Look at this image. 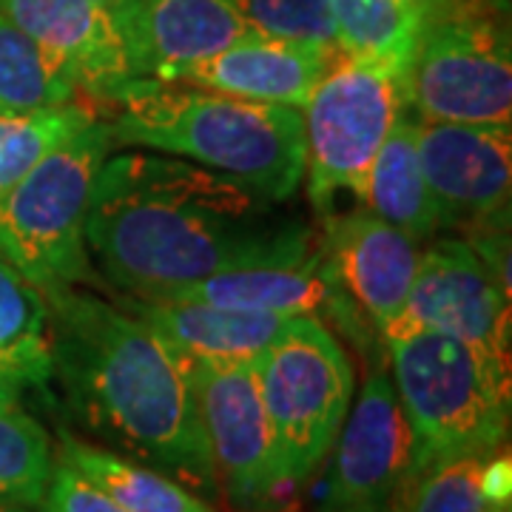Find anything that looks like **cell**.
Segmentation results:
<instances>
[{"label": "cell", "instance_id": "obj_1", "mask_svg": "<svg viewBox=\"0 0 512 512\" xmlns=\"http://www.w3.org/2000/svg\"><path fill=\"white\" fill-rule=\"evenodd\" d=\"M279 205L188 160L117 154L94 180L86 248L114 288L148 299L214 274L313 254L319 234Z\"/></svg>", "mask_w": 512, "mask_h": 512}, {"label": "cell", "instance_id": "obj_2", "mask_svg": "<svg viewBox=\"0 0 512 512\" xmlns=\"http://www.w3.org/2000/svg\"><path fill=\"white\" fill-rule=\"evenodd\" d=\"M52 379L89 433L180 481L217 493L200 413L180 353L126 308L77 288L46 293Z\"/></svg>", "mask_w": 512, "mask_h": 512}, {"label": "cell", "instance_id": "obj_3", "mask_svg": "<svg viewBox=\"0 0 512 512\" xmlns=\"http://www.w3.org/2000/svg\"><path fill=\"white\" fill-rule=\"evenodd\" d=\"M111 106L114 146L157 148L279 202L291 200L305 177L302 109L151 77H128Z\"/></svg>", "mask_w": 512, "mask_h": 512}, {"label": "cell", "instance_id": "obj_4", "mask_svg": "<svg viewBox=\"0 0 512 512\" xmlns=\"http://www.w3.org/2000/svg\"><path fill=\"white\" fill-rule=\"evenodd\" d=\"M384 348L416 439V470L501 450L510 430L512 367L433 330L384 336Z\"/></svg>", "mask_w": 512, "mask_h": 512}, {"label": "cell", "instance_id": "obj_5", "mask_svg": "<svg viewBox=\"0 0 512 512\" xmlns=\"http://www.w3.org/2000/svg\"><path fill=\"white\" fill-rule=\"evenodd\" d=\"M111 148L109 120L100 117L46 154L0 200V254L43 293L92 282L86 217Z\"/></svg>", "mask_w": 512, "mask_h": 512}, {"label": "cell", "instance_id": "obj_6", "mask_svg": "<svg viewBox=\"0 0 512 512\" xmlns=\"http://www.w3.org/2000/svg\"><path fill=\"white\" fill-rule=\"evenodd\" d=\"M262 404L274 433L279 473L296 487L328 458L348 419L356 373L336 333L313 313L291 325L254 359Z\"/></svg>", "mask_w": 512, "mask_h": 512}, {"label": "cell", "instance_id": "obj_7", "mask_svg": "<svg viewBox=\"0 0 512 512\" xmlns=\"http://www.w3.org/2000/svg\"><path fill=\"white\" fill-rule=\"evenodd\" d=\"M402 100L416 120L512 126L510 32L495 0H467L424 23Z\"/></svg>", "mask_w": 512, "mask_h": 512}, {"label": "cell", "instance_id": "obj_8", "mask_svg": "<svg viewBox=\"0 0 512 512\" xmlns=\"http://www.w3.org/2000/svg\"><path fill=\"white\" fill-rule=\"evenodd\" d=\"M402 111L393 74L342 52L333 57L302 109L308 194L322 220L336 214L342 194L362 202L370 163Z\"/></svg>", "mask_w": 512, "mask_h": 512}, {"label": "cell", "instance_id": "obj_9", "mask_svg": "<svg viewBox=\"0 0 512 512\" xmlns=\"http://www.w3.org/2000/svg\"><path fill=\"white\" fill-rule=\"evenodd\" d=\"M180 359L191 382L217 484L242 507L268 501L285 481L254 362L200 359L188 353H180Z\"/></svg>", "mask_w": 512, "mask_h": 512}, {"label": "cell", "instance_id": "obj_10", "mask_svg": "<svg viewBox=\"0 0 512 512\" xmlns=\"http://www.w3.org/2000/svg\"><path fill=\"white\" fill-rule=\"evenodd\" d=\"M404 330H433L510 365V291L467 239H433L419 256ZM393 336V333H390Z\"/></svg>", "mask_w": 512, "mask_h": 512}, {"label": "cell", "instance_id": "obj_11", "mask_svg": "<svg viewBox=\"0 0 512 512\" xmlns=\"http://www.w3.org/2000/svg\"><path fill=\"white\" fill-rule=\"evenodd\" d=\"M333 444L325 512H393L416 470V439L382 365H373Z\"/></svg>", "mask_w": 512, "mask_h": 512}, {"label": "cell", "instance_id": "obj_12", "mask_svg": "<svg viewBox=\"0 0 512 512\" xmlns=\"http://www.w3.org/2000/svg\"><path fill=\"white\" fill-rule=\"evenodd\" d=\"M419 160L441 228L470 237L507 231L512 197L510 126L419 120Z\"/></svg>", "mask_w": 512, "mask_h": 512}, {"label": "cell", "instance_id": "obj_13", "mask_svg": "<svg viewBox=\"0 0 512 512\" xmlns=\"http://www.w3.org/2000/svg\"><path fill=\"white\" fill-rule=\"evenodd\" d=\"M319 239L339 296L356 302L382 336L402 328L419 268V242L373 217L367 208L325 217V234Z\"/></svg>", "mask_w": 512, "mask_h": 512}, {"label": "cell", "instance_id": "obj_14", "mask_svg": "<svg viewBox=\"0 0 512 512\" xmlns=\"http://www.w3.org/2000/svg\"><path fill=\"white\" fill-rule=\"evenodd\" d=\"M134 77L177 83L185 69L248 37L234 0H111Z\"/></svg>", "mask_w": 512, "mask_h": 512}, {"label": "cell", "instance_id": "obj_15", "mask_svg": "<svg viewBox=\"0 0 512 512\" xmlns=\"http://www.w3.org/2000/svg\"><path fill=\"white\" fill-rule=\"evenodd\" d=\"M0 15L35 40L94 106L134 77L111 0H0Z\"/></svg>", "mask_w": 512, "mask_h": 512}, {"label": "cell", "instance_id": "obj_16", "mask_svg": "<svg viewBox=\"0 0 512 512\" xmlns=\"http://www.w3.org/2000/svg\"><path fill=\"white\" fill-rule=\"evenodd\" d=\"M336 55V46H313L251 32L185 69L177 83L239 100L305 109Z\"/></svg>", "mask_w": 512, "mask_h": 512}, {"label": "cell", "instance_id": "obj_17", "mask_svg": "<svg viewBox=\"0 0 512 512\" xmlns=\"http://www.w3.org/2000/svg\"><path fill=\"white\" fill-rule=\"evenodd\" d=\"M148 299L200 302L228 311L276 313V316H305V313L319 316L322 311H333L339 291L330 282L322 239H319V248L305 259L225 271L208 279H197L191 285L154 293Z\"/></svg>", "mask_w": 512, "mask_h": 512}, {"label": "cell", "instance_id": "obj_18", "mask_svg": "<svg viewBox=\"0 0 512 512\" xmlns=\"http://www.w3.org/2000/svg\"><path fill=\"white\" fill-rule=\"evenodd\" d=\"M120 308L143 319L180 353L200 359L254 362L291 325L293 316L254 311H228L200 302H165L126 296Z\"/></svg>", "mask_w": 512, "mask_h": 512}, {"label": "cell", "instance_id": "obj_19", "mask_svg": "<svg viewBox=\"0 0 512 512\" xmlns=\"http://www.w3.org/2000/svg\"><path fill=\"white\" fill-rule=\"evenodd\" d=\"M362 202L373 217L399 228L413 242H424L441 231L439 205L421 171L416 117L402 111L387 131L367 171Z\"/></svg>", "mask_w": 512, "mask_h": 512}, {"label": "cell", "instance_id": "obj_20", "mask_svg": "<svg viewBox=\"0 0 512 512\" xmlns=\"http://www.w3.org/2000/svg\"><path fill=\"white\" fill-rule=\"evenodd\" d=\"M55 458L109 493L126 512H217L180 481L109 447L80 439L66 427L57 433Z\"/></svg>", "mask_w": 512, "mask_h": 512}, {"label": "cell", "instance_id": "obj_21", "mask_svg": "<svg viewBox=\"0 0 512 512\" xmlns=\"http://www.w3.org/2000/svg\"><path fill=\"white\" fill-rule=\"evenodd\" d=\"M330 15L342 55L376 63L402 83L424 29L410 0H330Z\"/></svg>", "mask_w": 512, "mask_h": 512}, {"label": "cell", "instance_id": "obj_22", "mask_svg": "<svg viewBox=\"0 0 512 512\" xmlns=\"http://www.w3.org/2000/svg\"><path fill=\"white\" fill-rule=\"evenodd\" d=\"M0 370L23 387L52 382V313L46 293L0 254Z\"/></svg>", "mask_w": 512, "mask_h": 512}, {"label": "cell", "instance_id": "obj_23", "mask_svg": "<svg viewBox=\"0 0 512 512\" xmlns=\"http://www.w3.org/2000/svg\"><path fill=\"white\" fill-rule=\"evenodd\" d=\"M94 120H100V109L86 97L46 109L0 111V200L46 154L69 143Z\"/></svg>", "mask_w": 512, "mask_h": 512}, {"label": "cell", "instance_id": "obj_24", "mask_svg": "<svg viewBox=\"0 0 512 512\" xmlns=\"http://www.w3.org/2000/svg\"><path fill=\"white\" fill-rule=\"evenodd\" d=\"M74 80L26 32L0 15V111H29L77 100Z\"/></svg>", "mask_w": 512, "mask_h": 512}, {"label": "cell", "instance_id": "obj_25", "mask_svg": "<svg viewBox=\"0 0 512 512\" xmlns=\"http://www.w3.org/2000/svg\"><path fill=\"white\" fill-rule=\"evenodd\" d=\"M55 467L46 427L20 407L0 410V504L40 507Z\"/></svg>", "mask_w": 512, "mask_h": 512}, {"label": "cell", "instance_id": "obj_26", "mask_svg": "<svg viewBox=\"0 0 512 512\" xmlns=\"http://www.w3.org/2000/svg\"><path fill=\"white\" fill-rule=\"evenodd\" d=\"M484 458L436 461L407 478L393 512H490L478 487Z\"/></svg>", "mask_w": 512, "mask_h": 512}, {"label": "cell", "instance_id": "obj_27", "mask_svg": "<svg viewBox=\"0 0 512 512\" xmlns=\"http://www.w3.org/2000/svg\"><path fill=\"white\" fill-rule=\"evenodd\" d=\"M256 35L336 46L330 0H234Z\"/></svg>", "mask_w": 512, "mask_h": 512}, {"label": "cell", "instance_id": "obj_28", "mask_svg": "<svg viewBox=\"0 0 512 512\" xmlns=\"http://www.w3.org/2000/svg\"><path fill=\"white\" fill-rule=\"evenodd\" d=\"M43 512H126L109 493H103L97 484L80 476L74 467L55 458L52 478L46 495L40 501Z\"/></svg>", "mask_w": 512, "mask_h": 512}, {"label": "cell", "instance_id": "obj_29", "mask_svg": "<svg viewBox=\"0 0 512 512\" xmlns=\"http://www.w3.org/2000/svg\"><path fill=\"white\" fill-rule=\"evenodd\" d=\"M478 487L484 495V504L490 512H510L512 501V461L510 453L495 450L493 456L481 461Z\"/></svg>", "mask_w": 512, "mask_h": 512}, {"label": "cell", "instance_id": "obj_30", "mask_svg": "<svg viewBox=\"0 0 512 512\" xmlns=\"http://www.w3.org/2000/svg\"><path fill=\"white\" fill-rule=\"evenodd\" d=\"M23 390L26 387L15 376H9V373L0 370V410H15V407H20Z\"/></svg>", "mask_w": 512, "mask_h": 512}, {"label": "cell", "instance_id": "obj_31", "mask_svg": "<svg viewBox=\"0 0 512 512\" xmlns=\"http://www.w3.org/2000/svg\"><path fill=\"white\" fill-rule=\"evenodd\" d=\"M416 9L421 12V18H424V23L433 18H441V15H447V12H453V9H458V6H464L467 0H410Z\"/></svg>", "mask_w": 512, "mask_h": 512}, {"label": "cell", "instance_id": "obj_32", "mask_svg": "<svg viewBox=\"0 0 512 512\" xmlns=\"http://www.w3.org/2000/svg\"><path fill=\"white\" fill-rule=\"evenodd\" d=\"M0 512H32L29 507H20V504H0Z\"/></svg>", "mask_w": 512, "mask_h": 512}]
</instances>
